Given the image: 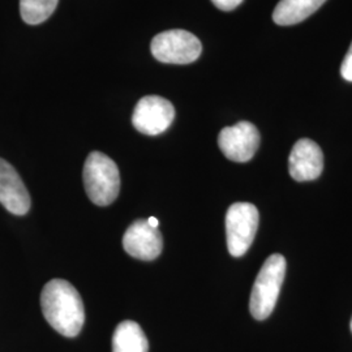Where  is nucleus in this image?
<instances>
[{"mask_svg": "<svg viewBox=\"0 0 352 352\" xmlns=\"http://www.w3.org/2000/svg\"><path fill=\"white\" fill-rule=\"evenodd\" d=\"M59 0H20V13L24 23L38 25L49 20Z\"/></svg>", "mask_w": 352, "mask_h": 352, "instance_id": "obj_13", "label": "nucleus"}, {"mask_svg": "<svg viewBox=\"0 0 352 352\" xmlns=\"http://www.w3.org/2000/svg\"><path fill=\"white\" fill-rule=\"evenodd\" d=\"M46 321L64 337L78 336L85 322L84 302L78 291L64 279H52L41 294Z\"/></svg>", "mask_w": 352, "mask_h": 352, "instance_id": "obj_1", "label": "nucleus"}, {"mask_svg": "<svg viewBox=\"0 0 352 352\" xmlns=\"http://www.w3.org/2000/svg\"><path fill=\"white\" fill-rule=\"evenodd\" d=\"M285 276V257L279 253H274L267 257L261 270L258 272L252 289L250 311L256 320L263 321L273 314Z\"/></svg>", "mask_w": 352, "mask_h": 352, "instance_id": "obj_2", "label": "nucleus"}, {"mask_svg": "<svg viewBox=\"0 0 352 352\" xmlns=\"http://www.w3.org/2000/svg\"><path fill=\"white\" fill-rule=\"evenodd\" d=\"M324 154L314 140H299L289 157V173L296 182H311L322 174Z\"/></svg>", "mask_w": 352, "mask_h": 352, "instance_id": "obj_9", "label": "nucleus"}, {"mask_svg": "<svg viewBox=\"0 0 352 352\" xmlns=\"http://www.w3.org/2000/svg\"><path fill=\"white\" fill-rule=\"evenodd\" d=\"M126 253L142 261L155 260L164 248L161 231L148 223V219H138L126 228L123 236Z\"/></svg>", "mask_w": 352, "mask_h": 352, "instance_id": "obj_8", "label": "nucleus"}, {"mask_svg": "<svg viewBox=\"0 0 352 352\" xmlns=\"http://www.w3.org/2000/svg\"><path fill=\"white\" fill-rule=\"evenodd\" d=\"M149 342L144 330L135 321L120 322L113 336V352H148Z\"/></svg>", "mask_w": 352, "mask_h": 352, "instance_id": "obj_12", "label": "nucleus"}, {"mask_svg": "<svg viewBox=\"0 0 352 352\" xmlns=\"http://www.w3.org/2000/svg\"><path fill=\"white\" fill-rule=\"evenodd\" d=\"M0 204L16 215H24L30 209V196L12 164L0 158Z\"/></svg>", "mask_w": 352, "mask_h": 352, "instance_id": "obj_10", "label": "nucleus"}, {"mask_svg": "<svg viewBox=\"0 0 352 352\" xmlns=\"http://www.w3.org/2000/svg\"><path fill=\"white\" fill-rule=\"evenodd\" d=\"M260 214L250 202H236L226 214L227 248L231 256H244L254 240L258 228Z\"/></svg>", "mask_w": 352, "mask_h": 352, "instance_id": "obj_5", "label": "nucleus"}, {"mask_svg": "<svg viewBox=\"0 0 352 352\" xmlns=\"http://www.w3.org/2000/svg\"><path fill=\"white\" fill-rule=\"evenodd\" d=\"M84 186L93 204L98 206L113 204L120 192L118 166L101 151L90 153L84 164Z\"/></svg>", "mask_w": 352, "mask_h": 352, "instance_id": "obj_3", "label": "nucleus"}, {"mask_svg": "<svg viewBox=\"0 0 352 352\" xmlns=\"http://www.w3.org/2000/svg\"><path fill=\"white\" fill-rule=\"evenodd\" d=\"M351 331H352V318H351Z\"/></svg>", "mask_w": 352, "mask_h": 352, "instance_id": "obj_17", "label": "nucleus"}, {"mask_svg": "<svg viewBox=\"0 0 352 352\" xmlns=\"http://www.w3.org/2000/svg\"><path fill=\"white\" fill-rule=\"evenodd\" d=\"M340 75L346 81L352 82V42L350 49L347 51V54L342 62V65H340Z\"/></svg>", "mask_w": 352, "mask_h": 352, "instance_id": "obj_14", "label": "nucleus"}, {"mask_svg": "<svg viewBox=\"0 0 352 352\" xmlns=\"http://www.w3.org/2000/svg\"><path fill=\"white\" fill-rule=\"evenodd\" d=\"M153 56L166 64H190L201 55L202 45L195 34L183 29L166 30L151 39Z\"/></svg>", "mask_w": 352, "mask_h": 352, "instance_id": "obj_4", "label": "nucleus"}, {"mask_svg": "<svg viewBox=\"0 0 352 352\" xmlns=\"http://www.w3.org/2000/svg\"><path fill=\"white\" fill-rule=\"evenodd\" d=\"M148 223H149L151 227H155V228H158V226H160L158 219H157V218H154V217H151V218L148 219Z\"/></svg>", "mask_w": 352, "mask_h": 352, "instance_id": "obj_16", "label": "nucleus"}, {"mask_svg": "<svg viewBox=\"0 0 352 352\" xmlns=\"http://www.w3.org/2000/svg\"><path fill=\"white\" fill-rule=\"evenodd\" d=\"M175 119L173 103L160 96H146L141 98L132 115V124L140 133L157 136L164 133Z\"/></svg>", "mask_w": 352, "mask_h": 352, "instance_id": "obj_6", "label": "nucleus"}, {"mask_svg": "<svg viewBox=\"0 0 352 352\" xmlns=\"http://www.w3.org/2000/svg\"><path fill=\"white\" fill-rule=\"evenodd\" d=\"M212 3L221 11H232L239 7L243 0H212Z\"/></svg>", "mask_w": 352, "mask_h": 352, "instance_id": "obj_15", "label": "nucleus"}, {"mask_svg": "<svg viewBox=\"0 0 352 352\" xmlns=\"http://www.w3.org/2000/svg\"><path fill=\"white\" fill-rule=\"evenodd\" d=\"M218 145L230 161L248 162L260 146V132L250 122H240L221 131Z\"/></svg>", "mask_w": 352, "mask_h": 352, "instance_id": "obj_7", "label": "nucleus"}, {"mask_svg": "<svg viewBox=\"0 0 352 352\" xmlns=\"http://www.w3.org/2000/svg\"><path fill=\"white\" fill-rule=\"evenodd\" d=\"M327 0H280L273 12L277 25H295L308 19Z\"/></svg>", "mask_w": 352, "mask_h": 352, "instance_id": "obj_11", "label": "nucleus"}]
</instances>
